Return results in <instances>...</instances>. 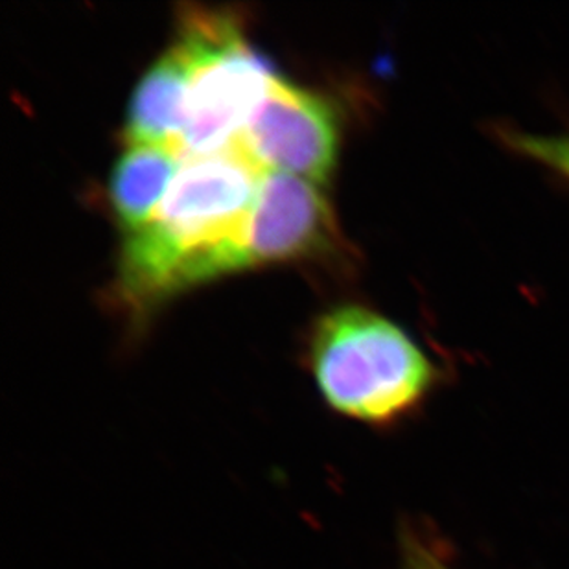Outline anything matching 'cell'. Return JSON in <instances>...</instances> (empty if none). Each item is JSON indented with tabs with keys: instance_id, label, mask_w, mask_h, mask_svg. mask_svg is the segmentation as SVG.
Listing matches in <instances>:
<instances>
[{
	"instance_id": "1",
	"label": "cell",
	"mask_w": 569,
	"mask_h": 569,
	"mask_svg": "<svg viewBox=\"0 0 569 569\" xmlns=\"http://www.w3.org/2000/svg\"><path fill=\"white\" fill-rule=\"evenodd\" d=\"M263 173L237 140L184 157L148 226L126 238L120 299L146 312L179 291L246 269V232Z\"/></svg>"
},
{
	"instance_id": "2",
	"label": "cell",
	"mask_w": 569,
	"mask_h": 569,
	"mask_svg": "<svg viewBox=\"0 0 569 569\" xmlns=\"http://www.w3.org/2000/svg\"><path fill=\"white\" fill-rule=\"evenodd\" d=\"M310 369L333 413L378 430L419 413L445 381V369L400 325L361 307L321 317Z\"/></svg>"
},
{
	"instance_id": "3",
	"label": "cell",
	"mask_w": 569,
	"mask_h": 569,
	"mask_svg": "<svg viewBox=\"0 0 569 569\" xmlns=\"http://www.w3.org/2000/svg\"><path fill=\"white\" fill-rule=\"evenodd\" d=\"M176 44L189 74L179 153L221 150L242 133L274 74L254 54L237 13L189 6Z\"/></svg>"
},
{
	"instance_id": "4",
	"label": "cell",
	"mask_w": 569,
	"mask_h": 569,
	"mask_svg": "<svg viewBox=\"0 0 569 569\" xmlns=\"http://www.w3.org/2000/svg\"><path fill=\"white\" fill-rule=\"evenodd\" d=\"M234 140L266 172L288 173L322 187L338 159V120L321 97L273 76Z\"/></svg>"
},
{
	"instance_id": "5",
	"label": "cell",
	"mask_w": 569,
	"mask_h": 569,
	"mask_svg": "<svg viewBox=\"0 0 569 569\" xmlns=\"http://www.w3.org/2000/svg\"><path fill=\"white\" fill-rule=\"evenodd\" d=\"M338 251L341 237L319 187L288 173H263L246 232V268L325 258Z\"/></svg>"
},
{
	"instance_id": "6",
	"label": "cell",
	"mask_w": 569,
	"mask_h": 569,
	"mask_svg": "<svg viewBox=\"0 0 569 569\" xmlns=\"http://www.w3.org/2000/svg\"><path fill=\"white\" fill-rule=\"evenodd\" d=\"M187 78L183 52L173 43L172 49L151 64L134 89L124 129L129 146L170 144L179 151Z\"/></svg>"
},
{
	"instance_id": "7",
	"label": "cell",
	"mask_w": 569,
	"mask_h": 569,
	"mask_svg": "<svg viewBox=\"0 0 569 569\" xmlns=\"http://www.w3.org/2000/svg\"><path fill=\"white\" fill-rule=\"evenodd\" d=\"M183 157L170 144L129 146L109 183V199L128 234L140 231L153 218Z\"/></svg>"
},
{
	"instance_id": "8",
	"label": "cell",
	"mask_w": 569,
	"mask_h": 569,
	"mask_svg": "<svg viewBox=\"0 0 569 569\" xmlns=\"http://www.w3.org/2000/svg\"><path fill=\"white\" fill-rule=\"evenodd\" d=\"M495 134L507 150L542 164L569 183V133L537 134L498 124Z\"/></svg>"
},
{
	"instance_id": "9",
	"label": "cell",
	"mask_w": 569,
	"mask_h": 569,
	"mask_svg": "<svg viewBox=\"0 0 569 569\" xmlns=\"http://www.w3.org/2000/svg\"><path fill=\"white\" fill-rule=\"evenodd\" d=\"M397 569H453L442 543L431 532L403 520L398 529Z\"/></svg>"
}]
</instances>
